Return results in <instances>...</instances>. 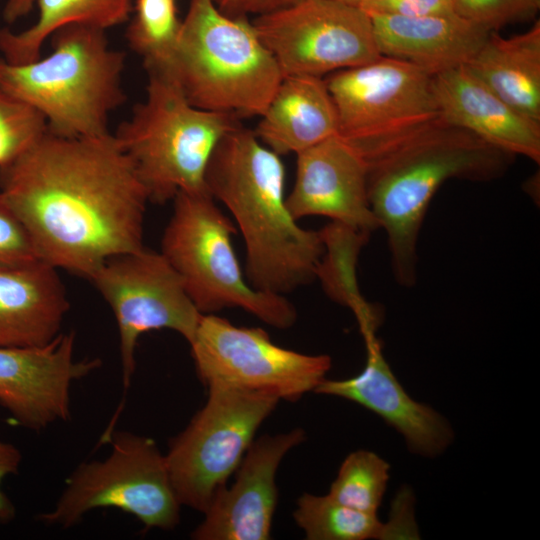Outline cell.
I'll use <instances>...</instances> for the list:
<instances>
[{"mask_svg": "<svg viewBox=\"0 0 540 540\" xmlns=\"http://www.w3.org/2000/svg\"><path fill=\"white\" fill-rule=\"evenodd\" d=\"M305 440L295 428L254 440L243 456L234 482L214 494L195 540H268L277 506L276 473L286 454Z\"/></svg>", "mask_w": 540, "mask_h": 540, "instance_id": "9a60e30c", "label": "cell"}, {"mask_svg": "<svg viewBox=\"0 0 540 540\" xmlns=\"http://www.w3.org/2000/svg\"><path fill=\"white\" fill-rule=\"evenodd\" d=\"M362 2V1H361Z\"/></svg>", "mask_w": 540, "mask_h": 540, "instance_id": "d590c367", "label": "cell"}, {"mask_svg": "<svg viewBox=\"0 0 540 540\" xmlns=\"http://www.w3.org/2000/svg\"><path fill=\"white\" fill-rule=\"evenodd\" d=\"M110 306L119 332L124 394L130 386L139 337L169 329L188 344L202 314L184 283L161 252L144 247L106 260L89 277Z\"/></svg>", "mask_w": 540, "mask_h": 540, "instance_id": "7c38bea8", "label": "cell"}, {"mask_svg": "<svg viewBox=\"0 0 540 540\" xmlns=\"http://www.w3.org/2000/svg\"><path fill=\"white\" fill-rule=\"evenodd\" d=\"M214 200L208 191L179 192L160 252L201 314L241 308L274 328L292 327L297 312L286 296L258 290L243 275L232 244L236 228Z\"/></svg>", "mask_w": 540, "mask_h": 540, "instance_id": "52a82bcc", "label": "cell"}, {"mask_svg": "<svg viewBox=\"0 0 540 540\" xmlns=\"http://www.w3.org/2000/svg\"><path fill=\"white\" fill-rule=\"evenodd\" d=\"M40 260L23 223L0 190V269Z\"/></svg>", "mask_w": 540, "mask_h": 540, "instance_id": "f546056e", "label": "cell"}, {"mask_svg": "<svg viewBox=\"0 0 540 540\" xmlns=\"http://www.w3.org/2000/svg\"><path fill=\"white\" fill-rule=\"evenodd\" d=\"M387 523L377 513L360 511L343 505L327 495L302 494L293 512L296 524L308 540H366L418 538L411 505L399 499Z\"/></svg>", "mask_w": 540, "mask_h": 540, "instance_id": "cb8c5ba5", "label": "cell"}, {"mask_svg": "<svg viewBox=\"0 0 540 540\" xmlns=\"http://www.w3.org/2000/svg\"><path fill=\"white\" fill-rule=\"evenodd\" d=\"M513 155L443 120L365 161L370 208L387 235L392 272L404 287L417 279V243L430 204L448 179L502 176Z\"/></svg>", "mask_w": 540, "mask_h": 540, "instance_id": "3957f363", "label": "cell"}, {"mask_svg": "<svg viewBox=\"0 0 540 540\" xmlns=\"http://www.w3.org/2000/svg\"><path fill=\"white\" fill-rule=\"evenodd\" d=\"M180 24L175 0H136L126 38L130 48L142 57L146 71L167 68Z\"/></svg>", "mask_w": 540, "mask_h": 540, "instance_id": "484cf974", "label": "cell"}, {"mask_svg": "<svg viewBox=\"0 0 540 540\" xmlns=\"http://www.w3.org/2000/svg\"><path fill=\"white\" fill-rule=\"evenodd\" d=\"M0 190L40 260L86 279L106 260L143 249L149 196L114 135L49 131L0 166Z\"/></svg>", "mask_w": 540, "mask_h": 540, "instance_id": "6da1fadb", "label": "cell"}, {"mask_svg": "<svg viewBox=\"0 0 540 540\" xmlns=\"http://www.w3.org/2000/svg\"><path fill=\"white\" fill-rule=\"evenodd\" d=\"M260 118L254 133L280 156L338 135L337 111L323 77H283Z\"/></svg>", "mask_w": 540, "mask_h": 540, "instance_id": "44dd1931", "label": "cell"}, {"mask_svg": "<svg viewBox=\"0 0 540 540\" xmlns=\"http://www.w3.org/2000/svg\"><path fill=\"white\" fill-rule=\"evenodd\" d=\"M368 15L381 56L405 61L432 76L466 65L490 34L457 14Z\"/></svg>", "mask_w": 540, "mask_h": 540, "instance_id": "d6986e66", "label": "cell"}, {"mask_svg": "<svg viewBox=\"0 0 540 540\" xmlns=\"http://www.w3.org/2000/svg\"><path fill=\"white\" fill-rule=\"evenodd\" d=\"M296 178L286 204L299 220L325 216L369 234L379 228L368 200L363 158L339 135L299 153Z\"/></svg>", "mask_w": 540, "mask_h": 540, "instance_id": "2e32d148", "label": "cell"}, {"mask_svg": "<svg viewBox=\"0 0 540 540\" xmlns=\"http://www.w3.org/2000/svg\"><path fill=\"white\" fill-rule=\"evenodd\" d=\"M336 1H340V2L353 5V6H359L362 0H336Z\"/></svg>", "mask_w": 540, "mask_h": 540, "instance_id": "e575fe53", "label": "cell"}, {"mask_svg": "<svg viewBox=\"0 0 540 540\" xmlns=\"http://www.w3.org/2000/svg\"><path fill=\"white\" fill-rule=\"evenodd\" d=\"M321 233L326 256L321 258L316 277L329 296L354 310L360 326L376 324L377 319L357 292L354 276L356 256L369 234L336 222Z\"/></svg>", "mask_w": 540, "mask_h": 540, "instance_id": "d4e9b609", "label": "cell"}, {"mask_svg": "<svg viewBox=\"0 0 540 540\" xmlns=\"http://www.w3.org/2000/svg\"><path fill=\"white\" fill-rule=\"evenodd\" d=\"M21 461L22 454L16 446L0 441V523L11 522L16 516L15 506L1 490V483L8 475L18 472Z\"/></svg>", "mask_w": 540, "mask_h": 540, "instance_id": "d6a6232c", "label": "cell"}, {"mask_svg": "<svg viewBox=\"0 0 540 540\" xmlns=\"http://www.w3.org/2000/svg\"><path fill=\"white\" fill-rule=\"evenodd\" d=\"M453 4L457 15L495 32L508 24L535 17L540 0H453Z\"/></svg>", "mask_w": 540, "mask_h": 540, "instance_id": "f1b7e54d", "label": "cell"}, {"mask_svg": "<svg viewBox=\"0 0 540 540\" xmlns=\"http://www.w3.org/2000/svg\"><path fill=\"white\" fill-rule=\"evenodd\" d=\"M363 336L367 350L363 370L343 380L325 378L314 392L365 407L396 429L414 453L428 457L439 455L453 440L447 420L408 395L385 360L374 332Z\"/></svg>", "mask_w": 540, "mask_h": 540, "instance_id": "e0dca14e", "label": "cell"}, {"mask_svg": "<svg viewBox=\"0 0 540 540\" xmlns=\"http://www.w3.org/2000/svg\"><path fill=\"white\" fill-rule=\"evenodd\" d=\"M252 24L284 77H322L381 56L370 16L336 0H300Z\"/></svg>", "mask_w": 540, "mask_h": 540, "instance_id": "4fadbf2b", "label": "cell"}, {"mask_svg": "<svg viewBox=\"0 0 540 540\" xmlns=\"http://www.w3.org/2000/svg\"><path fill=\"white\" fill-rule=\"evenodd\" d=\"M104 460L80 464L68 477L55 506L37 520L70 528L91 510L116 508L133 515L145 529H174L180 503L173 490L165 455L146 436L114 430Z\"/></svg>", "mask_w": 540, "mask_h": 540, "instance_id": "9c48e42d", "label": "cell"}, {"mask_svg": "<svg viewBox=\"0 0 540 540\" xmlns=\"http://www.w3.org/2000/svg\"><path fill=\"white\" fill-rule=\"evenodd\" d=\"M58 271L42 260L0 269V346H40L61 333L70 303Z\"/></svg>", "mask_w": 540, "mask_h": 540, "instance_id": "ffe728a7", "label": "cell"}, {"mask_svg": "<svg viewBox=\"0 0 540 540\" xmlns=\"http://www.w3.org/2000/svg\"><path fill=\"white\" fill-rule=\"evenodd\" d=\"M441 119L510 155L539 164L540 123L525 117L465 65L432 76Z\"/></svg>", "mask_w": 540, "mask_h": 540, "instance_id": "ac0fdd59", "label": "cell"}, {"mask_svg": "<svg viewBox=\"0 0 540 540\" xmlns=\"http://www.w3.org/2000/svg\"><path fill=\"white\" fill-rule=\"evenodd\" d=\"M47 132L39 111L0 90V166L15 160Z\"/></svg>", "mask_w": 540, "mask_h": 540, "instance_id": "83f0119b", "label": "cell"}, {"mask_svg": "<svg viewBox=\"0 0 540 540\" xmlns=\"http://www.w3.org/2000/svg\"><path fill=\"white\" fill-rule=\"evenodd\" d=\"M36 0H6L3 18L7 23H14L31 12Z\"/></svg>", "mask_w": 540, "mask_h": 540, "instance_id": "836d02e7", "label": "cell"}, {"mask_svg": "<svg viewBox=\"0 0 540 540\" xmlns=\"http://www.w3.org/2000/svg\"><path fill=\"white\" fill-rule=\"evenodd\" d=\"M367 14L428 17L456 14L453 0H362Z\"/></svg>", "mask_w": 540, "mask_h": 540, "instance_id": "4dcf8cb0", "label": "cell"}, {"mask_svg": "<svg viewBox=\"0 0 540 540\" xmlns=\"http://www.w3.org/2000/svg\"><path fill=\"white\" fill-rule=\"evenodd\" d=\"M200 381L297 401L315 391L331 368L326 354L309 355L275 344L258 327H241L202 314L189 343Z\"/></svg>", "mask_w": 540, "mask_h": 540, "instance_id": "8fae6325", "label": "cell"}, {"mask_svg": "<svg viewBox=\"0 0 540 540\" xmlns=\"http://www.w3.org/2000/svg\"><path fill=\"white\" fill-rule=\"evenodd\" d=\"M74 348V331L40 346H0V406L20 426L41 431L70 418L72 383L101 366L76 359Z\"/></svg>", "mask_w": 540, "mask_h": 540, "instance_id": "5bb4252c", "label": "cell"}, {"mask_svg": "<svg viewBox=\"0 0 540 540\" xmlns=\"http://www.w3.org/2000/svg\"><path fill=\"white\" fill-rule=\"evenodd\" d=\"M161 73L193 106L237 118L260 117L284 77L252 22L225 15L212 0H190Z\"/></svg>", "mask_w": 540, "mask_h": 540, "instance_id": "5b68a950", "label": "cell"}, {"mask_svg": "<svg viewBox=\"0 0 540 540\" xmlns=\"http://www.w3.org/2000/svg\"><path fill=\"white\" fill-rule=\"evenodd\" d=\"M208 397L165 455L170 481L181 506L204 513L226 485L279 399L273 395L209 385Z\"/></svg>", "mask_w": 540, "mask_h": 540, "instance_id": "30bf717a", "label": "cell"}, {"mask_svg": "<svg viewBox=\"0 0 540 540\" xmlns=\"http://www.w3.org/2000/svg\"><path fill=\"white\" fill-rule=\"evenodd\" d=\"M50 38L53 48L44 58L11 64L0 56V90L39 111L54 135L110 133V115L126 102V54L92 26L69 25Z\"/></svg>", "mask_w": 540, "mask_h": 540, "instance_id": "277c9868", "label": "cell"}, {"mask_svg": "<svg viewBox=\"0 0 540 540\" xmlns=\"http://www.w3.org/2000/svg\"><path fill=\"white\" fill-rule=\"evenodd\" d=\"M338 117V135L364 162L442 121L432 75L380 56L324 79Z\"/></svg>", "mask_w": 540, "mask_h": 540, "instance_id": "ba28073f", "label": "cell"}, {"mask_svg": "<svg viewBox=\"0 0 540 540\" xmlns=\"http://www.w3.org/2000/svg\"><path fill=\"white\" fill-rule=\"evenodd\" d=\"M284 182L280 155L241 124L221 138L205 171L207 191L243 236L248 282L280 295L313 281L325 250L321 230L304 229L291 215Z\"/></svg>", "mask_w": 540, "mask_h": 540, "instance_id": "7a4b0ae2", "label": "cell"}, {"mask_svg": "<svg viewBox=\"0 0 540 540\" xmlns=\"http://www.w3.org/2000/svg\"><path fill=\"white\" fill-rule=\"evenodd\" d=\"M37 21L21 32L0 29V52L11 64H25L41 57L43 44L69 25L111 28L127 21L131 0H36Z\"/></svg>", "mask_w": 540, "mask_h": 540, "instance_id": "603a6c76", "label": "cell"}, {"mask_svg": "<svg viewBox=\"0 0 540 540\" xmlns=\"http://www.w3.org/2000/svg\"><path fill=\"white\" fill-rule=\"evenodd\" d=\"M216 7L232 18L265 15L297 3L300 0H212Z\"/></svg>", "mask_w": 540, "mask_h": 540, "instance_id": "1f68e13d", "label": "cell"}, {"mask_svg": "<svg viewBox=\"0 0 540 540\" xmlns=\"http://www.w3.org/2000/svg\"><path fill=\"white\" fill-rule=\"evenodd\" d=\"M390 466L369 450H356L342 462L328 495L348 507L377 513L389 480Z\"/></svg>", "mask_w": 540, "mask_h": 540, "instance_id": "4316f807", "label": "cell"}, {"mask_svg": "<svg viewBox=\"0 0 540 540\" xmlns=\"http://www.w3.org/2000/svg\"><path fill=\"white\" fill-rule=\"evenodd\" d=\"M145 99L113 134L152 203L179 192H204L205 171L221 138L237 117L193 106L166 74L147 71Z\"/></svg>", "mask_w": 540, "mask_h": 540, "instance_id": "8992f818", "label": "cell"}, {"mask_svg": "<svg viewBox=\"0 0 540 540\" xmlns=\"http://www.w3.org/2000/svg\"><path fill=\"white\" fill-rule=\"evenodd\" d=\"M465 66L513 109L540 123V21L508 38L490 32Z\"/></svg>", "mask_w": 540, "mask_h": 540, "instance_id": "7402d4cb", "label": "cell"}]
</instances>
